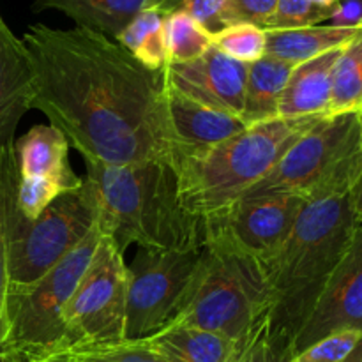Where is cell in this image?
<instances>
[{
    "mask_svg": "<svg viewBox=\"0 0 362 362\" xmlns=\"http://www.w3.org/2000/svg\"><path fill=\"white\" fill-rule=\"evenodd\" d=\"M21 41L34 73L32 110L45 113L83 161L172 163L163 71L90 28L34 23Z\"/></svg>",
    "mask_w": 362,
    "mask_h": 362,
    "instance_id": "1",
    "label": "cell"
},
{
    "mask_svg": "<svg viewBox=\"0 0 362 362\" xmlns=\"http://www.w3.org/2000/svg\"><path fill=\"white\" fill-rule=\"evenodd\" d=\"M94 189L99 226L120 250L193 251L204 244L205 226L180 202L179 179L170 161L106 166L85 161Z\"/></svg>",
    "mask_w": 362,
    "mask_h": 362,
    "instance_id": "2",
    "label": "cell"
},
{
    "mask_svg": "<svg viewBox=\"0 0 362 362\" xmlns=\"http://www.w3.org/2000/svg\"><path fill=\"white\" fill-rule=\"evenodd\" d=\"M357 228L349 194L306 202L285 243L262 262L272 297L269 318L292 339L345 257Z\"/></svg>",
    "mask_w": 362,
    "mask_h": 362,
    "instance_id": "3",
    "label": "cell"
},
{
    "mask_svg": "<svg viewBox=\"0 0 362 362\" xmlns=\"http://www.w3.org/2000/svg\"><path fill=\"white\" fill-rule=\"evenodd\" d=\"M322 117L274 119L197 152H177L180 202L202 221L223 214L260 182L285 152Z\"/></svg>",
    "mask_w": 362,
    "mask_h": 362,
    "instance_id": "4",
    "label": "cell"
},
{
    "mask_svg": "<svg viewBox=\"0 0 362 362\" xmlns=\"http://www.w3.org/2000/svg\"><path fill=\"white\" fill-rule=\"evenodd\" d=\"M18 163L14 144L0 148V212L9 281L32 283L62 262L99 225L94 189L83 184L57 197L35 219L16 209Z\"/></svg>",
    "mask_w": 362,
    "mask_h": 362,
    "instance_id": "5",
    "label": "cell"
},
{
    "mask_svg": "<svg viewBox=\"0 0 362 362\" xmlns=\"http://www.w3.org/2000/svg\"><path fill=\"white\" fill-rule=\"evenodd\" d=\"M271 306L262 260L204 237L197 269L172 322L216 332L243 346Z\"/></svg>",
    "mask_w": 362,
    "mask_h": 362,
    "instance_id": "6",
    "label": "cell"
},
{
    "mask_svg": "<svg viewBox=\"0 0 362 362\" xmlns=\"http://www.w3.org/2000/svg\"><path fill=\"white\" fill-rule=\"evenodd\" d=\"M362 112L325 115L243 198L293 194L304 202L345 197L362 172Z\"/></svg>",
    "mask_w": 362,
    "mask_h": 362,
    "instance_id": "7",
    "label": "cell"
},
{
    "mask_svg": "<svg viewBox=\"0 0 362 362\" xmlns=\"http://www.w3.org/2000/svg\"><path fill=\"white\" fill-rule=\"evenodd\" d=\"M95 226L62 262L32 283L9 281L2 310V343L20 362H42L69 346L62 311L103 237Z\"/></svg>",
    "mask_w": 362,
    "mask_h": 362,
    "instance_id": "8",
    "label": "cell"
},
{
    "mask_svg": "<svg viewBox=\"0 0 362 362\" xmlns=\"http://www.w3.org/2000/svg\"><path fill=\"white\" fill-rule=\"evenodd\" d=\"M126 300L124 251L103 233L87 271L62 311L69 345L126 339Z\"/></svg>",
    "mask_w": 362,
    "mask_h": 362,
    "instance_id": "9",
    "label": "cell"
},
{
    "mask_svg": "<svg viewBox=\"0 0 362 362\" xmlns=\"http://www.w3.org/2000/svg\"><path fill=\"white\" fill-rule=\"evenodd\" d=\"M200 250H140L133 258L127 265L126 339L147 338L173 320L194 274Z\"/></svg>",
    "mask_w": 362,
    "mask_h": 362,
    "instance_id": "10",
    "label": "cell"
},
{
    "mask_svg": "<svg viewBox=\"0 0 362 362\" xmlns=\"http://www.w3.org/2000/svg\"><path fill=\"white\" fill-rule=\"evenodd\" d=\"M18 163L16 209L35 219L57 197L76 189L83 179L69 165V144L52 124H35L14 141Z\"/></svg>",
    "mask_w": 362,
    "mask_h": 362,
    "instance_id": "11",
    "label": "cell"
},
{
    "mask_svg": "<svg viewBox=\"0 0 362 362\" xmlns=\"http://www.w3.org/2000/svg\"><path fill=\"white\" fill-rule=\"evenodd\" d=\"M304 204L293 194L240 198L223 214L204 221L205 237L223 240L264 262L285 243Z\"/></svg>",
    "mask_w": 362,
    "mask_h": 362,
    "instance_id": "12",
    "label": "cell"
},
{
    "mask_svg": "<svg viewBox=\"0 0 362 362\" xmlns=\"http://www.w3.org/2000/svg\"><path fill=\"white\" fill-rule=\"evenodd\" d=\"M341 331L362 332V225L297 332L293 339L296 354Z\"/></svg>",
    "mask_w": 362,
    "mask_h": 362,
    "instance_id": "13",
    "label": "cell"
},
{
    "mask_svg": "<svg viewBox=\"0 0 362 362\" xmlns=\"http://www.w3.org/2000/svg\"><path fill=\"white\" fill-rule=\"evenodd\" d=\"M247 66L230 59L214 45L186 64H166L165 87L194 103L240 117L244 108Z\"/></svg>",
    "mask_w": 362,
    "mask_h": 362,
    "instance_id": "14",
    "label": "cell"
},
{
    "mask_svg": "<svg viewBox=\"0 0 362 362\" xmlns=\"http://www.w3.org/2000/svg\"><path fill=\"white\" fill-rule=\"evenodd\" d=\"M34 101V73L23 41L0 13V148L14 144L18 124Z\"/></svg>",
    "mask_w": 362,
    "mask_h": 362,
    "instance_id": "15",
    "label": "cell"
},
{
    "mask_svg": "<svg viewBox=\"0 0 362 362\" xmlns=\"http://www.w3.org/2000/svg\"><path fill=\"white\" fill-rule=\"evenodd\" d=\"M166 119L173 141V156L177 152H197L214 147L247 127L240 117L209 108L168 88Z\"/></svg>",
    "mask_w": 362,
    "mask_h": 362,
    "instance_id": "16",
    "label": "cell"
},
{
    "mask_svg": "<svg viewBox=\"0 0 362 362\" xmlns=\"http://www.w3.org/2000/svg\"><path fill=\"white\" fill-rule=\"evenodd\" d=\"M180 0H34L35 13L60 11L76 23V27L105 34L115 39L134 16L145 9H159L170 14L179 11Z\"/></svg>",
    "mask_w": 362,
    "mask_h": 362,
    "instance_id": "17",
    "label": "cell"
},
{
    "mask_svg": "<svg viewBox=\"0 0 362 362\" xmlns=\"http://www.w3.org/2000/svg\"><path fill=\"white\" fill-rule=\"evenodd\" d=\"M341 48L297 64L290 73L279 103L281 119H306L329 115L332 95V73Z\"/></svg>",
    "mask_w": 362,
    "mask_h": 362,
    "instance_id": "18",
    "label": "cell"
},
{
    "mask_svg": "<svg viewBox=\"0 0 362 362\" xmlns=\"http://www.w3.org/2000/svg\"><path fill=\"white\" fill-rule=\"evenodd\" d=\"M141 341L166 362H237L243 350L225 336L173 322Z\"/></svg>",
    "mask_w": 362,
    "mask_h": 362,
    "instance_id": "19",
    "label": "cell"
},
{
    "mask_svg": "<svg viewBox=\"0 0 362 362\" xmlns=\"http://www.w3.org/2000/svg\"><path fill=\"white\" fill-rule=\"evenodd\" d=\"M362 27V20L357 25H313L290 30H265L267 49L265 55L285 62L303 64L331 49L345 46Z\"/></svg>",
    "mask_w": 362,
    "mask_h": 362,
    "instance_id": "20",
    "label": "cell"
},
{
    "mask_svg": "<svg viewBox=\"0 0 362 362\" xmlns=\"http://www.w3.org/2000/svg\"><path fill=\"white\" fill-rule=\"evenodd\" d=\"M293 67V64L269 55L247 66L244 108L240 115L246 126L279 119V103Z\"/></svg>",
    "mask_w": 362,
    "mask_h": 362,
    "instance_id": "21",
    "label": "cell"
},
{
    "mask_svg": "<svg viewBox=\"0 0 362 362\" xmlns=\"http://www.w3.org/2000/svg\"><path fill=\"white\" fill-rule=\"evenodd\" d=\"M166 13L159 9H145L131 20V23L120 32L115 41L124 49L140 60L152 71H163L168 64L165 41Z\"/></svg>",
    "mask_w": 362,
    "mask_h": 362,
    "instance_id": "22",
    "label": "cell"
},
{
    "mask_svg": "<svg viewBox=\"0 0 362 362\" xmlns=\"http://www.w3.org/2000/svg\"><path fill=\"white\" fill-rule=\"evenodd\" d=\"M357 112H362V27L336 60L329 115Z\"/></svg>",
    "mask_w": 362,
    "mask_h": 362,
    "instance_id": "23",
    "label": "cell"
},
{
    "mask_svg": "<svg viewBox=\"0 0 362 362\" xmlns=\"http://www.w3.org/2000/svg\"><path fill=\"white\" fill-rule=\"evenodd\" d=\"M48 362H166L141 339L105 343H76L53 354Z\"/></svg>",
    "mask_w": 362,
    "mask_h": 362,
    "instance_id": "24",
    "label": "cell"
},
{
    "mask_svg": "<svg viewBox=\"0 0 362 362\" xmlns=\"http://www.w3.org/2000/svg\"><path fill=\"white\" fill-rule=\"evenodd\" d=\"M165 41L168 64L193 62L212 46V35L184 11L165 18Z\"/></svg>",
    "mask_w": 362,
    "mask_h": 362,
    "instance_id": "25",
    "label": "cell"
},
{
    "mask_svg": "<svg viewBox=\"0 0 362 362\" xmlns=\"http://www.w3.org/2000/svg\"><path fill=\"white\" fill-rule=\"evenodd\" d=\"M293 357L292 336L272 324L267 315L243 345L237 362H293Z\"/></svg>",
    "mask_w": 362,
    "mask_h": 362,
    "instance_id": "26",
    "label": "cell"
},
{
    "mask_svg": "<svg viewBox=\"0 0 362 362\" xmlns=\"http://www.w3.org/2000/svg\"><path fill=\"white\" fill-rule=\"evenodd\" d=\"M212 45L243 64H253L265 57L267 35L265 30L255 25H232L212 35Z\"/></svg>",
    "mask_w": 362,
    "mask_h": 362,
    "instance_id": "27",
    "label": "cell"
},
{
    "mask_svg": "<svg viewBox=\"0 0 362 362\" xmlns=\"http://www.w3.org/2000/svg\"><path fill=\"white\" fill-rule=\"evenodd\" d=\"M332 11L315 6L311 0H278L272 16L269 18L264 30H290L320 25L331 20Z\"/></svg>",
    "mask_w": 362,
    "mask_h": 362,
    "instance_id": "28",
    "label": "cell"
},
{
    "mask_svg": "<svg viewBox=\"0 0 362 362\" xmlns=\"http://www.w3.org/2000/svg\"><path fill=\"white\" fill-rule=\"evenodd\" d=\"M359 331H341L318 339L296 354L293 362H341L359 339Z\"/></svg>",
    "mask_w": 362,
    "mask_h": 362,
    "instance_id": "29",
    "label": "cell"
},
{
    "mask_svg": "<svg viewBox=\"0 0 362 362\" xmlns=\"http://www.w3.org/2000/svg\"><path fill=\"white\" fill-rule=\"evenodd\" d=\"M278 0H226L223 25H255L265 28L272 16Z\"/></svg>",
    "mask_w": 362,
    "mask_h": 362,
    "instance_id": "30",
    "label": "cell"
},
{
    "mask_svg": "<svg viewBox=\"0 0 362 362\" xmlns=\"http://www.w3.org/2000/svg\"><path fill=\"white\" fill-rule=\"evenodd\" d=\"M225 6L226 0H180L179 11L189 14L200 27L214 35L225 28L223 25Z\"/></svg>",
    "mask_w": 362,
    "mask_h": 362,
    "instance_id": "31",
    "label": "cell"
},
{
    "mask_svg": "<svg viewBox=\"0 0 362 362\" xmlns=\"http://www.w3.org/2000/svg\"><path fill=\"white\" fill-rule=\"evenodd\" d=\"M7 285H9V272H7V246H6V232H4L2 212H0V362H20L13 356L7 354L2 343V310L4 299H6Z\"/></svg>",
    "mask_w": 362,
    "mask_h": 362,
    "instance_id": "32",
    "label": "cell"
},
{
    "mask_svg": "<svg viewBox=\"0 0 362 362\" xmlns=\"http://www.w3.org/2000/svg\"><path fill=\"white\" fill-rule=\"evenodd\" d=\"M332 25H357L362 20V4L359 0H341L331 14Z\"/></svg>",
    "mask_w": 362,
    "mask_h": 362,
    "instance_id": "33",
    "label": "cell"
},
{
    "mask_svg": "<svg viewBox=\"0 0 362 362\" xmlns=\"http://www.w3.org/2000/svg\"><path fill=\"white\" fill-rule=\"evenodd\" d=\"M350 198V205H352V211L354 216H356V221L357 225H362V172L361 175L357 177V180L354 182L352 189L349 193Z\"/></svg>",
    "mask_w": 362,
    "mask_h": 362,
    "instance_id": "34",
    "label": "cell"
},
{
    "mask_svg": "<svg viewBox=\"0 0 362 362\" xmlns=\"http://www.w3.org/2000/svg\"><path fill=\"white\" fill-rule=\"evenodd\" d=\"M341 362H362V332L359 336V339L356 341V345L352 346L346 357Z\"/></svg>",
    "mask_w": 362,
    "mask_h": 362,
    "instance_id": "35",
    "label": "cell"
},
{
    "mask_svg": "<svg viewBox=\"0 0 362 362\" xmlns=\"http://www.w3.org/2000/svg\"><path fill=\"white\" fill-rule=\"evenodd\" d=\"M315 6L322 7V9H327V11H334L336 6H338L341 0H311Z\"/></svg>",
    "mask_w": 362,
    "mask_h": 362,
    "instance_id": "36",
    "label": "cell"
},
{
    "mask_svg": "<svg viewBox=\"0 0 362 362\" xmlns=\"http://www.w3.org/2000/svg\"><path fill=\"white\" fill-rule=\"evenodd\" d=\"M361 147H362V141H361Z\"/></svg>",
    "mask_w": 362,
    "mask_h": 362,
    "instance_id": "37",
    "label": "cell"
},
{
    "mask_svg": "<svg viewBox=\"0 0 362 362\" xmlns=\"http://www.w3.org/2000/svg\"><path fill=\"white\" fill-rule=\"evenodd\" d=\"M42 362H48V361H42Z\"/></svg>",
    "mask_w": 362,
    "mask_h": 362,
    "instance_id": "38",
    "label": "cell"
}]
</instances>
